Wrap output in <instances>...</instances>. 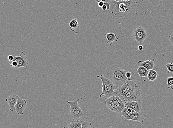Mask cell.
I'll return each instance as SVG.
<instances>
[{"label":"cell","mask_w":173,"mask_h":128,"mask_svg":"<svg viewBox=\"0 0 173 128\" xmlns=\"http://www.w3.org/2000/svg\"><path fill=\"white\" fill-rule=\"evenodd\" d=\"M127 71L121 69L114 61H112L108 64L104 76L110 80L117 89H118L123 85L127 80L126 76Z\"/></svg>","instance_id":"1"},{"label":"cell","mask_w":173,"mask_h":128,"mask_svg":"<svg viewBox=\"0 0 173 128\" xmlns=\"http://www.w3.org/2000/svg\"><path fill=\"white\" fill-rule=\"evenodd\" d=\"M110 9L114 15L119 18H122L132 10L137 8V3L130 1H110Z\"/></svg>","instance_id":"2"},{"label":"cell","mask_w":173,"mask_h":128,"mask_svg":"<svg viewBox=\"0 0 173 128\" xmlns=\"http://www.w3.org/2000/svg\"><path fill=\"white\" fill-rule=\"evenodd\" d=\"M97 77L100 79L102 82V92L99 98H101L103 96L106 99L114 96L115 91L117 88L110 80L104 77L102 75H97Z\"/></svg>","instance_id":"3"},{"label":"cell","mask_w":173,"mask_h":128,"mask_svg":"<svg viewBox=\"0 0 173 128\" xmlns=\"http://www.w3.org/2000/svg\"><path fill=\"white\" fill-rule=\"evenodd\" d=\"M105 104L111 110L121 114L123 110L125 107V104L118 96H114L105 99Z\"/></svg>","instance_id":"4"},{"label":"cell","mask_w":173,"mask_h":128,"mask_svg":"<svg viewBox=\"0 0 173 128\" xmlns=\"http://www.w3.org/2000/svg\"><path fill=\"white\" fill-rule=\"evenodd\" d=\"M134 82L132 87L126 94L123 99L124 102H140L141 90L140 86H138Z\"/></svg>","instance_id":"5"},{"label":"cell","mask_w":173,"mask_h":128,"mask_svg":"<svg viewBox=\"0 0 173 128\" xmlns=\"http://www.w3.org/2000/svg\"><path fill=\"white\" fill-rule=\"evenodd\" d=\"M80 99L78 98L71 102L66 101V102L69 104L71 116L74 119H81L85 115L83 110L81 108L78 104Z\"/></svg>","instance_id":"6"},{"label":"cell","mask_w":173,"mask_h":128,"mask_svg":"<svg viewBox=\"0 0 173 128\" xmlns=\"http://www.w3.org/2000/svg\"><path fill=\"white\" fill-rule=\"evenodd\" d=\"M133 38L135 41L139 44H142L147 38L146 30L142 26H139L134 30Z\"/></svg>","instance_id":"7"},{"label":"cell","mask_w":173,"mask_h":128,"mask_svg":"<svg viewBox=\"0 0 173 128\" xmlns=\"http://www.w3.org/2000/svg\"><path fill=\"white\" fill-rule=\"evenodd\" d=\"M135 81L127 80L126 82L121 87L115 91L114 96H118L123 100L126 94L131 89L133 83Z\"/></svg>","instance_id":"8"},{"label":"cell","mask_w":173,"mask_h":128,"mask_svg":"<svg viewBox=\"0 0 173 128\" xmlns=\"http://www.w3.org/2000/svg\"><path fill=\"white\" fill-rule=\"evenodd\" d=\"M16 61L17 63V68L24 67L27 69L29 65V61H28L27 57L25 53L21 52L19 56H14L13 60Z\"/></svg>","instance_id":"9"},{"label":"cell","mask_w":173,"mask_h":128,"mask_svg":"<svg viewBox=\"0 0 173 128\" xmlns=\"http://www.w3.org/2000/svg\"><path fill=\"white\" fill-rule=\"evenodd\" d=\"M146 113H134L131 115L125 117L123 118L125 120H130L134 121H137V122H144L145 119L146 118Z\"/></svg>","instance_id":"10"},{"label":"cell","mask_w":173,"mask_h":128,"mask_svg":"<svg viewBox=\"0 0 173 128\" xmlns=\"http://www.w3.org/2000/svg\"><path fill=\"white\" fill-rule=\"evenodd\" d=\"M125 107L129 108L133 110L135 112L138 113H144L142 108V105L140 102H125Z\"/></svg>","instance_id":"11"},{"label":"cell","mask_w":173,"mask_h":128,"mask_svg":"<svg viewBox=\"0 0 173 128\" xmlns=\"http://www.w3.org/2000/svg\"><path fill=\"white\" fill-rule=\"evenodd\" d=\"M27 107V103L26 99H21L20 98L16 104L15 111L19 115H22L23 112Z\"/></svg>","instance_id":"12"},{"label":"cell","mask_w":173,"mask_h":128,"mask_svg":"<svg viewBox=\"0 0 173 128\" xmlns=\"http://www.w3.org/2000/svg\"><path fill=\"white\" fill-rule=\"evenodd\" d=\"M154 59L149 60L146 61H138L137 65L138 66H143L148 71L150 70H156L157 69V68L155 65L154 61Z\"/></svg>","instance_id":"13"},{"label":"cell","mask_w":173,"mask_h":128,"mask_svg":"<svg viewBox=\"0 0 173 128\" xmlns=\"http://www.w3.org/2000/svg\"><path fill=\"white\" fill-rule=\"evenodd\" d=\"M20 97L15 94H11L7 98L6 101L8 103L10 107V110L11 111H15V106L18 102V99Z\"/></svg>","instance_id":"14"},{"label":"cell","mask_w":173,"mask_h":128,"mask_svg":"<svg viewBox=\"0 0 173 128\" xmlns=\"http://www.w3.org/2000/svg\"><path fill=\"white\" fill-rule=\"evenodd\" d=\"M69 26L71 31L74 32L75 34H78L80 31L79 26L77 19H73L69 23Z\"/></svg>","instance_id":"15"},{"label":"cell","mask_w":173,"mask_h":128,"mask_svg":"<svg viewBox=\"0 0 173 128\" xmlns=\"http://www.w3.org/2000/svg\"><path fill=\"white\" fill-rule=\"evenodd\" d=\"M105 36L107 40V43L110 45H111L114 41L117 42L119 40L117 36L112 33H106Z\"/></svg>","instance_id":"16"},{"label":"cell","mask_w":173,"mask_h":128,"mask_svg":"<svg viewBox=\"0 0 173 128\" xmlns=\"http://www.w3.org/2000/svg\"><path fill=\"white\" fill-rule=\"evenodd\" d=\"M126 76L128 80L137 81L139 79V74H135L133 71H127L126 74Z\"/></svg>","instance_id":"17"},{"label":"cell","mask_w":173,"mask_h":128,"mask_svg":"<svg viewBox=\"0 0 173 128\" xmlns=\"http://www.w3.org/2000/svg\"><path fill=\"white\" fill-rule=\"evenodd\" d=\"M149 71L143 66H139L137 69V72L139 74V77L142 78L143 77H147Z\"/></svg>","instance_id":"18"},{"label":"cell","mask_w":173,"mask_h":128,"mask_svg":"<svg viewBox=\"0 0 173 128\" xmlns=\"http://www.w3.org/2000/svg\"><path fill=\"white\" fill-rule=\"evenodd\" d=\"M82 124L80 120L74 119L72 122L69 123L68 125L67 128H81Z\"/></svg>","instance_id":"19"},{"label":"cell","mask_w":173,"mask_h":128,"mask_svg":"<svg viewBox=\"0 0 173 128\" xmlns=\"http://www.w3.org/2000/svg\"><path fill=\"white\" fill-rule=\"evenodd\" d=\"M158 73L154 70H150L149 71L147 77L149 80L150 81H154L157 79L158 77Z\"/></svg>","instance_id":"20"},{"label":"cell","mask_w":173,"mask_h":128,"mask_svg":"<svg viewBox=\"0 0 173 128\" xmlns=\"http://www.w3.org/2000/svg\"><path fill=\"white\" fill-rule=\"evenodd\" d=\"M135 112L133 109L125 107L121 112V115H122V118L125 117L130 116Z\"/></svg>","instance_id":"21"},{"label":"cell","mask_w":173,"mask_h":128,"mask_svg":"<svg viewBox=\"0 0 173 128\" xmlns=\"http://www.w3.org/2000/svg\"><path fill=\"white\" fill-rule=\"evenodd\" d=\"M80 120L82 124V127L81 128H91V122H85V121L82 120V119H80Z\"/></svg>","instance_id":"22"},{"label":"cell","mask_w":173,"mask_h":128,"mask_svg":"<svg viewBox=\"0 0 173 128\" xmlns=\"http://www.w3.org/2000/svg\"><path fill=\"white\" fill-rule=\"evenodd\" d=\"M166 66L167 67L168 72L173 74V64L172 63H169L166 64Z\"/></svg>","instance_id":"23"},{"label":"cell","mask_w":173,"mask_h":128,"mask_svg":"<svg viewBox=\"0 0 173 128\" xmlns=\"http://www.w3.org/2000/svg\"><path fill=\"white\" fill-rule=\"evenodd\" d=\"M167 85L168 87H171L173 86V76H171V77H168L167 78Z\"/></svg>","instance_id":"24"},{"label":"cell","mask_w":173,"mask_h":128,"mask_svg":"<svg viewBox=\"0 0 173 128\" xmlns=\"http://www.w3.org/2000/svg\"><path fill=\"white\" fill-rule=\"evenodd\" d=\"M110 4L109 2H105L104 6L101 7V9L104 11L110 9Z\"/></svg>","instance_id":"25"},{"label":"cell","mask_w":173,"mask_h":128,"mask_svg":"<svg viewBox=\"0 0 173 128\" xmlns=\"http://www.w3.org/2000/svg\"><path fill=\"white\" fill-rule=\"evenodd\" d=\"M96 2H97L98 3V6L99 7L101 8L102 7L104 6V3L105 1L104 0H102V1H97V0H96Z\"/></svg>","instance_id":"26"},{"label":"cell","mask_w":173,"mask_h":128,"mask_svg":"<svg viewBox=\"0 0 173 128\" xmlns=\"http://www.w3.org/2000/svg\"><path fill=\"white\" fill-rule=\"evenodd\" d=\"M169 42L173 46V33L169 37Z\"/></svg>","instance_id":"27"},{"label":"cell","mask_w":173,"mask_h":128,"mask_svg":"<svg viewBox=\"0 0 173 128\" xmlns=\"http://www.w3.org/2000/svg\"><path fill=\"white\" fill-rule=\"evenodd\" d=\"M14 56H13L12 55H9L8 56V59L9 61V62H11L14 59Z\"/></svg>","instance_id":"28"},{"label":"cell","mask_w":173,"mask_h":128,"mask_svg":"<svg viewBox=\"0 0 173 128\" xmlns=\"http://www.w3.org/2000/svg\"><path fill=\"white\" fill-rule=\"evenodd\" d=\"M144 49L143 46L142 45H139L138 46V49L139 51H142Z\"/></svg>","instance_id":"29"},{"label":"cell","mask_w":173,"mask_h":128,"mask_svg":"<svg viewBox=\"0 0 173 128\" xmlns=\"http://www.w3.org/2000/svg\"><path fill=\"white\" fill-rule=\"evenodd\" d=\"M63 128H66V127H64Z\"/></svg>","instance_id":"30"}]
</instances>
